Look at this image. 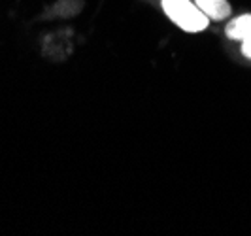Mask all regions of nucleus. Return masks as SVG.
I'll return each instance as SVG.
<instances>
[{
	"label": "nucleus",
	"mask_w": 251,
	"mask_h": 236,
	"mask_svg": "<svg viewBox=\"0 0 251 236\" xmlns=\"http://www.w3.org/2000/svg\"><path fill=\"white\" fill-rule=\"evenodd\" d=\"M225 34L230 40H236V42H242L246 36L251 34V13H244V15H238L234 19H230L225 26Z\"/></svg>",
	"instance_id": "nucleus-3"
},
{
	"label": "nucleus",
	"mask_w": 251,
	"mask_h": 236,
	"mask_svg": "<svg viewBox=\"0 0 251 236\" xmlns=\"http://www.w3.org/2000/svg\"><path fill=\"white\" fill-rule=\"evenodd\" d=\"M161 8L166 17L185 32H202L210 25V19L195 0H161Z\"/></svg>",
	"instance_id": "nucleus-1"
},
{
	"label": "nucleus",
	"mask_w": 251,
	"mask_h": 236,
	"mask_svg": "<svg viewBox=\"0 0 251 236\" xmlns=\"http://www.w3.org/2000/svg\"><path fill=\"white\" fill-rule=\"evenodd\" d=\"M242 55L251 59V34L242 40Z\"/></svg>",
	"instance_id": "nucleus-4"
},
{
	"label": "nucleus",
	"mask_w": 251,
	"mask_h": 236,
	"mask_svg": "<svg viewBox=\"0 0 251 236\" xmlns=\"http://www.w3.org/2000/svg\"><path fill=\"white\" fill-rule=\"evenodd\" d=\"M195 4L201 8L210 21H225L232 13L228 0H195Z\"/></svg>",
	"instance_id": "nucleus-2"
}]
</instances>
